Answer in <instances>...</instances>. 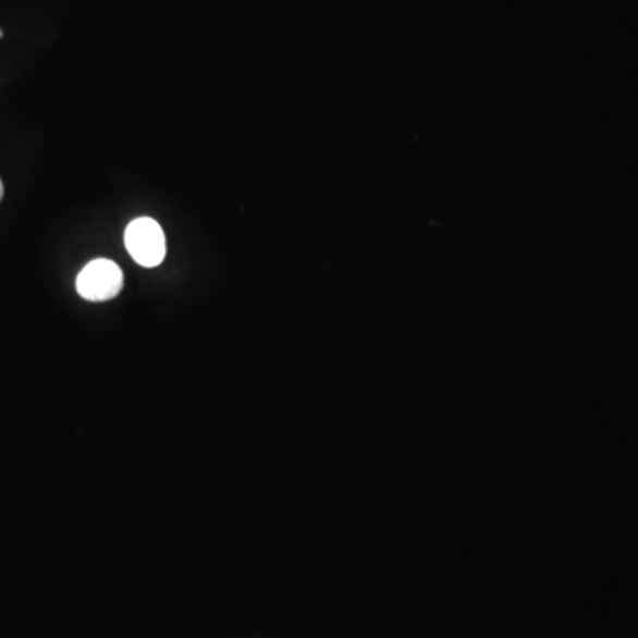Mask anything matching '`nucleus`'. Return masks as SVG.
<instances>
[{"label": "nucleus", "instance_id": "nucleus-1", "mask_svg": "<svg viewBox=\"0 0 638 638\" xmlns=\"http://www.w3.org/2000/svg\"><path fill=\"white\" fill-rule=\"evenodd\" d=\"M123 272L110 259H95L76 277V291L89 302L112 300L123 290Z\"/></svg>", "mask_w": 638, "mask_h": 638}, {"label": "nucleus", "instance_id": "nucleus-2", "mask_svg": "<svg viewBox=\"0 0 638 638\" xmlns=\"http://www.w3.org/2000/svg\"><path fill=\"white\" fill-rule=\"evenodd\" d=\"M124 245L144 268H155L165 258V234L152 219H137L126 228Z\"/></svg>", "mask_w": 638, "mask_h": 638}, {"label": "nucleus", "instance_id": "nucleus-3", "mask_svg": "<svg viewBox=\"0 0 638 638\" xmlns=\"http://www.w3.org/2000/svg\"><path fill=\"white\" fill-rule=\"evenodd\" d=\"M2 196H4V185L0 182V200H2Z\"/></svg>", "mask_w": 638, "mask_h": 638}]
</instances>
